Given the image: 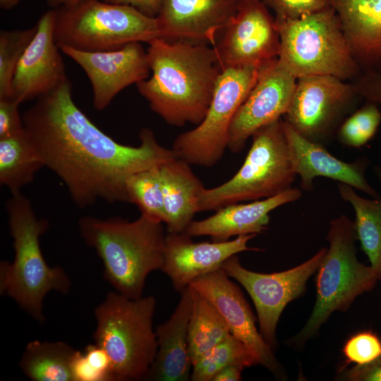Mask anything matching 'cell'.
Masks as SVG:
<instances>
[{
  "label": "cell",
  "instance_id": "obj_1",
  "mask_svg": "<svg viewBox=\"0 0 381 381\" xmlns=\"http://www.w3.org/2000/svg\"><path fill=\"white\" fill-rule=\"evenodd\" d=\"M72 89L68 78L36 99L22 116L24 129L44 167L60 178L78 207L98 200L128 202L126 183L131 176L177 157L147 128L140 131L137 147L117 143L78 107Z\"/></svg>",
  "mask_w": 381,
  "mask_h": 381
},
{
  "label": "cell",
  "instance_id": "obj_2",
  "mask_svg": "<svg viewBox=\"0 0 381 381\" xmlns=\"http://www.w3.org/2000/svg\"><path fill=\"white\" fill-rule=\"evenodd\" d=\"M147 54L152 75L136 87L150 109L171 126L200 123L222 72L214 47L157 38Z\"/></svg>",
  "mask_w": 381,
  "mask_h": 381
},
{
  "label": "cell",
  "instance_id": "obj_3",
  "mask_svg": "<svg viewBox=\"0 0 381 381\" xmlns=\"http://www.w3.org/2000/svg\"><path fill=\"white\" fill-rule=\"evenodd\" d=\"M78 228L101 258L104 277L116 291L130 298L143 296L147 276L164 265L163 222L142 213L132 222L85 216L79 219Z\"/></svg>",
  "mask_w": 381,
  "mask_h": 381
},
{
  "label": "cell",
  "instance_id": "obj_4",
  "mask_svg": "<svg viewBox=\"0 0 381 381\" xmlns=\"http://www.w3.org/2000/svg\"><path fill=\"white\" fill-rule=\"evenodd\" d=\"M6 209L13 238V262H1L0 293L13 299L35 320L44 322L43 302L52 291L68 294L71 282L61 267L49 266L42 255L40 238L49 229L47 219L38 218L30 200L13 194Z\"/></svg>",
  "mask_w": 381,
  "mask_h": 381
},
{
  "label": "cell",
  "instance_id": "obj_5",
  "mask_svg": "<svg viewBox=\"0 0 381 381\" xmlns=\"http://www.w3.org/2000/svg\"><path fill=\"white\" fill-rule=\"evenodd\" d=\"M329 246L317 270L316 299L303 327L288 344L303 346L315 336L335 311H346L360 295L374 289L380 280L370 266L358 261L354 222L343 214L330 222Z\"/></svg>",
  "mask_w": 381,
  "mask_h": 381
},
{
  "label": "cell",
  "instance_id": "obj_6",
  "mask_svg": "<svg viewBox=\"0 0 381 381\" xmlns=\"http://www.w3.org/2000/svg\"><path fill=\"white\" fill-rule=\"evenodd\" d=\"M157 306L152 296L128 298L108 292L95 309V343L111 358L116 381L143 380L157 350L153 316Z\"/></svg>",
  "mask_w": 381,
  "mask_h": 381
},
{
  "label": "cell",
  "instance_id": "obj_7",
  "mask_svg": "<svg viewBox=\"0 0 381 381\" xmlns=\"http://www.w3.org/2000/svg\"><path fill=\"white\" fill-rule=\"evenodd\" d=\"M275 22L280 37L278 61L296 78L327 75L353 81L362 73L332 7Z\"/></svg>",
  "mask_w": 381,
  "mask_h": 381
},
{
  "label": "cell",
  "instance_id": "obj_8",
  "mask_svg": "<svg viewBox=\"0 0 381 381\" xmlns=\"http://www.w3.org/2000/svg\"><path fill=\"white\" fill-rule=\"evenodd\" d=\"M53 9L54 37L59 48L111 51L133 42L150 44L159 37L156 18L131 6L82 0Z\"/></svg>",
  "mask_w": 381,
  "mask_h": 381
},
{
  "label": "cell",
  "instance_id": "obj_9",
  "mask_svg": "<svg viewBox=\"0 0 381 381\" xmlns=\"http://www.w3.org/2000/svg\"><path fill=\"white\" fill-rule=\"evenodd\" d=\"M239 170L225 183L204 188L198 210L272 197L291 188L297 174L279 119L258 130Z\"/></svg>",
  "mask_w": 381,
  "mask_h": 381
},
{
  "label": "cell",
  "instance_id": "obj_10",
  "mask_svg": "<svg viewBox=\"0 0 381 381\" xmlns=\"http://www.w3.org/2000/svg\"><path fill=\"white\" fill-rule=\"evenodd\" d=\"M260 67L222 70L205 118L190 131L179 135L172 149L189 164L210 167L228 148L232 120L255 85Z\"/></svg>",
  "mask_w": 381,
  "mask_h": 381
},
{
  "label": "cell",
  "instance_id": "obj_11",
  "mask_svg": "<svg viewBox=\"0 0 381 381\" xmlns=\"http://www.w3.org/2000/svg\"><path fill=\"white\" fill-rule=\"evenodd\" d=\"M359 99L351 83L327 75L303 76L296 80L284 120L305 138L324 145Z\"/></svg>",
  "mask_w": 381,
  "mask_h": 381
},
{
  "label": "cell",
  "instance_id": "obj_12",
  "mask_svg": "<svg viewBox=\"0 0 381 381\" xmlns=\"http://www.w3.org/2000/svg\"><path fill=\"white\" fill-rule=\"evenodd\" d=\"M327 248H320L305 262L289 270L270 274L260 273L243 267L235 255L226 260L222 269L248 293L256 309L260 332L274 349L276 329L286 305L300 297L310 277L318 270Z\"/></svg>",
  "mask_w": 381,
  "mask_h": 381
},
{
  "label": "cell",
  "instance_id": "obj_13",
  "mask_svg": "<svg viewBox=\"0 0 381 381\" xmlns=\"http://www.w3.org/2000/svg\"><path fill=\"white\" fill-rule=\"evenodd\" d=\"M212 47L222 71L260 67L279 56L280 37L275 19L262 0H240L235 16Z\"/></svg>",
  "mask_w": 381,
  "mask_h": 381
},
{
  "label": "cell",
  "instance_id": "obj_14",
  "mask_svg": "<svg viewBox=\"0 0 381 381\" xmlns=\"http://www.w3.org/2000/svg\"><path fill=\"white\" fill-rule=\"evenodd\" d=\"M296 80L281 65L278 58L260 67L255 85L232 120L228 143L231 152L241 151L248 139L258 130L286 114Z\"/></svg>",
  "mask_w": 381,
  "mask_h": 381
},
{
  "label": "cell",
  "instance_id": "obj_15",
  "mask_svg": "<svg viewBox=\"0 0 381 381\" xmlns=\"http://www.w3.org/2000/svg\"><path fill=\"white\" fill-rule=\"evenodd\" d=\"M59 49L87 75L92 86L93 107L98 111L106 109L124 88L149 76L147 50L139 42L104 52H83L67 47Z\"/></svg>",
  "mask_w": 381,
  "mask_h": 381
},
{
  "label": "cell",
  "instance_id": "obj_16",
  "mask_svg": "<svg viewBox=\"0 0 381 381\" xmlns=\"http://www.w3.org/2000/svg\"><path fill=\"white\" fill-rule=\"evenodd\" d=\"M188 286L215 306L225 320L231 334L253 351L258 364L266 368L274 376L282 377L280 364L273 353V349L258 330L255 318L243 294L222 268L195 279Z\"/></svg>",
  "mask_w": 381,
  "mask_h": 381
},
{
  "label": "cell",
  "instance_id": "obj_17",
  "mask_svg": "<svg viewBox=\"0 0 381 381\" xmlns=\"http://www.w3.org/2000/svg\"><path fill=\"white\" fill-rule=\"evenodd\" d=\"M239 1L163 0L156 17L159 38L213 46L235 16Z\"/></svg>",
  "mask_w": 381,
  "mask_h": 381
},
{
  "label": "cell",
  "instance_id": "obj_18",
  "mask_svg": "<svg viewBox=\"0 0 381 381\" xmlns=\"http://www.w3.org/2000/svg\"><path fill=\"white\" fill-rule=\"evenodd\" d=\"M54 9L38 20L36 34L23 55L13 80V99L21 104L54 90L68 78L54 37Z\"/></svg>",
  "mask_w": 381,
  "mask_h": 381
},
{
  "label": "cell",
  "instance_id": "obj_19",
  "mask_svg": "<svg viewBox=\"0 0 381 381\" xmlns=\"http://www.w3.org/2000/svg\"><path fill=\"white\" fill-rule=\"evenodd\" d=\"M255 234L241 235L233 240L198 242L185 233L166 236L164 261L162 272L180 293L195 279L222 268L233 255L246 250H259L248 246Z\"/></svg>",
  "mask_w": 381,
  "mask_h": 381
},
{
  "label": "cell",
  "instance_id": "obj_20",
  "mask_svg": "<svg viewBox=\"0 0 381 381\" xmlns=\"http://www.w3.org/2000/svg\"><path fill=\"white\" fill-rule=\"evenodd\" d=\"M282 125L294 169L301 178L303 190H311L313 179L323 176L347 184L373 198L380 197L365 176L369 164L368 158H359L351 163L343 162L329 153L323 145L301 135L284 120Z\"/></svg>",
  "mask_w": 381,
  "mask_h": 381
},
{
  "label": "cell",
  "instance_id": "obj_21",
  "mask_svg": "<svg viewBox=\"0 0 381 381\" xmlns=\"http://www.w3.org/2000/svg\"><path fill=\"white\" fill-rule=\"evenodd\" d=\"M301 191L291 188L270 198L248 203H234L202 220L193 221L183 233L190 237L209 236L214 241L241 235L260 234L267 229L273 210L299 199Z\"/></svg>",
  "mask_w": 381,
  "mask_h": 381
},
{
  "label": "cell",
  "instance_id": "obj_22",
  "mask_svg": "<svg viewBox=\"0 0 381 381\" xmlns=\"http://www.w3.org/2000/svg\"><path fill=\"white\" fill-rule=\"evenodd\" d=\"M362 72L381 74V0H329Z\"/></svg>",
  "mask_w": 381,
  "mask_h": 381
},
{
  "label": "cell",
  "instance_id": "obj_23",
  "mask_svg": "<svg viewBox=\"0 0 381 381\" xmlns=\"http://www.w3.org/2000/svg\"><path fill=\"white\" fill-rule=\"evenodd\" d=\"M193 299L188 286L170 318L155 330L157 350L143 380L187 381L192 363L188 353V326Z\"/></svg>",
  "mask_w": 381,
  "mask_h": 381
},
{
  "label": "cell",
  "instance_id": "obj_24",
  "mask_svg": "<svg viewBox=\"0 0 381 381\" xmlns=\"http://www.w3.org/2000/svg\"><path fill=\"white\" fill-rule=\"evenodd\" d=\"M190 165L176 157L160 167L168 233H183L199 212L198 200L205 187Z\"/></svg>",
  "mask_w": 381,
  "mask_h": 381
},
{
  "label": "cell",
  "instance_id": "obj_25",
  "mask_svg": "<svg viewBox=\"0 0 381 381\" xmlns=\"http://www.w3.org/2000/svg\"><path fill=\"white\" fill-rule=\"evenodd\" d=\"M77 350L64 341L29 342L19 368L32 381H73L71 363Z\"/></svg>",
  "mask_w": 381,
  "mask_h": 381
},
{
  "label": "cell",
  "instance_id": "obj_26",
  "mask_svg": "<svg viewBox=\"0 0 381 381\" xmlns=\"http://www.w3.org/2000/svg\"><path fill=\"white\" fill-rule=\"evenodd\" d=\"M42 167V161L25 129L0 138V182L11 195L32 182Z\"/></svg>",
  "mask_w": 381,
  "mask_h": 381
},
{
  "label": "cell",
  "instance_id": "obj_27",
  "mask_svg": "<svg viewBox=\"0 0 381 381\" xmlns=\"http://www.w3.org/2000/svg\"><path fill=\"white\" fill-rule=\"evenodd\" d=\"M193 304L188 326V353L192 365L203 354L231 335L215 306L190 286Z\"/></svg>",
  "mask_w": 381,
  "mask_h": 381
},
{
  "label": "cell",
  "instance_id": "obj_28",
  "mask_svg": "<svg viewBox=\"0 0 381 381\" xmlns=\"http://www.w3.org/2000/svg\"><path fill=\"white\" fill-rule=\"evenodd\" d=\"M341 198L353 207L357 239L368 256L370 266L381 279V195L377 198H365L351 186L339 183Z\"/></svg>",
  "mask_w": 381,
  "mask_h": 381
},
{
  "label": "cell",
  "instance_id": "obj_29",
  "mask_svg": "<svg viewBox=\"0 0 381 381\" xmlns=\"http://www.w3.org/2000/svg\"><path fill=\"white\" fill-rule=\"evenodd\" d=\"M257 364L258 361L253 351L231 334L193 364L190 380L212 381L214 376L226 366L239 365L246 368Z\"/></svg>",
  "mask_w": 381,
  "mask_h": 381
},
{
  "label": "cell",
  "instance_id": "obj_30",
  "mask_svg": "<svg viewBox=\"0 0 381 381\" xmlns=\"http://www.w3.org/2000/svg\"><path fill=\"white\" fill-rule=\"evenodd\" d=\"M160 167L131 176L126 183V191L128 202L135 204L142 214L164 224L166 215Z\"/></svg>",
  "mask_w": 381,
  "mask_h": 381
},
{
  "label": "cell",
  "instance_id": "obj_31",
  "mask_svg": "<svg viewBox=\"0 0 381 381\" xmlns=\"http://www.w3.org/2000/svg\"><path fill=\"white\" fill-rule=\"evenodd\" d=\"M37 32L36 25L0 32V99H13V80L17 66Z\"/></svg>",
  "mask_w": 381,
  "mask_h": 381
},
{
  "label": "cell",
  "instance_id": "obj_32",
  "mask_svg": "<svg viewBox=\"0 0 381 381\" xmlns=\"http://www.w3.org/2000/svg\"><path fill=\"white\" fill-rule=\"evenodd\" d=\"M381 122L377 104L366 102L344 120L337 131L339 140L344 145L361 147L375 135Z\"/></svg>",
  "mask_w": 381,
  "mask_h": 381
},
{
  "label": "cell",
  "instance_id": "obj_33",
  "mask_svg": "<svg viewBox=\"0 0 381 381\" xmlns=\"http://www.w3.org/2000/svg\"><path fill=\"white\" fill-rule=\"evenodd\" d=\"M348 363H368L381 354V339L371 331H364L351 337L343 347Z\"/></svg>",
  "mask_w": 381,
  "mask_h": 381
},
{
  "label": "cell",
  "instance_id": "obj_34",
  "mask_svg": "<svg viewBox=\"0 0 381 381\" xmlns=\"http://www.w3.org/2000/svg\"><path fill=\"white\" fill-rule=\"evenodd\" d=\"M275 13V21L296 20L331 7L329 0H262Z\"/></svg>",
  "mask_w": 381,
  "mask_h": 381
},
{
  "label": "cell",
  "instance_id": "obj_35",
  "mask_svg": "<svg viewBox=\"0 0 381 381\" xmlns=\"http://www.w3.org/2000/svg\"><path fill=\"white\" fill-rule=\"evenodd\" d=\"M20 104L13 99H0V138L11 136L24 129Z\"/></svg>",
  "mask_w": 381,
  "mask_h": 381
},
{
  "label": "cell",
  "instance_id": "obj_36",
  "mask_svg": "<svg viewBox=\"0 0 381 381\" xmlns=\"http://www.w3.org/2000/svg\"><path fill=\"white\" fill-rule=\"evenodd\" d=\"M336 380L348 381H381V354L373 361L351 368H342Z\"/></svg>",
  "mask_w": 381,
  "mask_h": 381
},
{
  "label": "cell",
  "instance_id": "obj_37",
  "mask_svg": "<svg viewBox=\"0 0 381 381\" xmlns=\"http://www.w3.org/2000/svg\"><path fill=\"white\" fill-rule=\"evenodd\" d=\"M357 94L366 101L381 104V74L362 72L352 83Z\"/></svg>",
  "mask_w": 381,
  "mask_h": 381
},
{
  "label": "cell",
  "instance_id": "obj_38",
  "mask_svg": "<svg viewBox=\"0 0 381 381\" xmlns=\"http://www.w3.org/2000/svg\"><path fill=\"white\" fill-rule=\"evenodd\" d=\"M83 353L88 363L103 377L104 381H116L112 363L107 353L99 345H87Z\"/></svg>",
  "mask_w": 381,
  "mask_h": 381
},
{
  "label": "cell",
  "instance_id": "obj_39",
  "mask_svg": "<svg viewBox=\"0 0 381 381\" xmlns=\"http://www.w3.org/2000/svg\"><path fill=\"white\" fill-rule=\"evenodd\" d=\"M73 381H104L87 362L83 352L77 350L71 363Z\"/></svg>",
  "mask_w": 381,
  "mask_h": 381
},
{
  "label": "cell",
  "instance_id": "obj_40",
  "mask_svg": "<svg viewBox=\"0 0 381 381\" xmlns=\"http://www.w3.org/2000/svg\"><path fill=\"white\" fill-rule=\"evenodd\" d=\"M104 2L128 5L138 9L143 14L156 18L158 15L163 0H102Z\"/></svg>",
  "mask_w": 381,
  "mask_h": 381
},
{
  "label": "cell",
  "instance_id": "obj_41",
  "mask_svg": "<svg viewBox=\"0 0 381 381\" xmlns=\"http://www.w3.org/2000/svg\"><path fill=\"white\" fill-rule=\"evenodd\" d=\"M244 367L239 365L226 366L219 370L212 381H238L241 380V373Z\"/></svg>",
  "mask_w": 381,
  "mask_h": 381
},
{
  "label": "cell",
  "instance_id": "obj_42",
  "mask_svg": "<svg viewBox=\"0 0 381 381\" xmlns=\"http://www.w3.org/2000/svg\"><path fill=\"white\" fill-rule=\"evenodd\" d=\"M82 0H46L47 4L52 8H56L61 6H68L74 5Z\"/></svg>",
  "mask_w": 381,
  "mask_h": 381
},
{
  "label": "cell",
  "instance_id": "obj_43",
  "mask_svg": "<svg viewBox=\"0 0 381 381\" xmlns=\"http://www.w3.org/2000/svg\"><path fill=\"white\" fill-rule=\"evenodd\" d=\"M21 0H0V8L3 10H11L16 7Z\"/></svg>",
  "mask_w": 381,
  "mask_h": 381
},
{
  "label": "cell",
  "instance_id": "obj_44",
  "mask_svg": "<svg viewBox=\"0 0 381 381\" xmlns=\"http://www.w3.org/2000/svg\"><path fill=\"white\" fill-rule=\"evenodd\" d=\"M373 171L377 179L381 182V167L376 165L373 167Z\"/></svg>",
  "mask_w": 381,
  "mask_h": 381
}]
</instances>
